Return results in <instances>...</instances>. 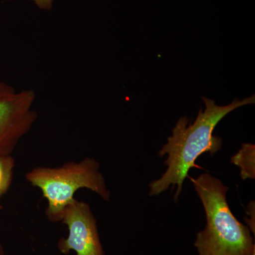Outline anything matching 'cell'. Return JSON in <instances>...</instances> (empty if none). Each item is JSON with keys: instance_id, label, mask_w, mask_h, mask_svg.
<instances>
[{"instance_id": "4", "label": "cell", "mask_w": 255, "mask_h": 255, "mask_svg": "<svg viewBox=\"0 0 255 255\" xmlns=\"http://www.w3.org/2000/svg\"><path fill=\"white\" fill-rule=\"evenodd\" d=\"M36 94L31 90L16 92L0 81V155H11L18 142L37 119L32 109Z\"/></svg>"}, {"instance_id": "9", "label": "cell", "mask_w": 255, "mask_h": 255, "mask_svg": "<svg viewBox=\"0 0 255 255\" xmlns=\"http://www.w3.org/2000/svg\"><path fill=\"white\" fill-rule=\"evenodd\" d=\"M41 9L50 10L53 6V0H31Z\"/></svg>"}, {"instance_id": "12", "label": "cell", "mask_w": 255, "mask_h": 255, "mask_svg": "<svg viewBox=\"0 0 255 255\" xmlns=\"http://www.w3.org/2000/svg\"><path fill=\"white\" fill-rule=\"evenodd\" d=\"M253 255H255V253H254V254H253Z\"/></svg>"}, {"instance_id": "5", "label": "cell", "mask_w": 255, "mask_h": 255, "mask_svg": "<svg viewBox=\"0 0 255 255\" xmlns=\"http://www.w3.org/2000/svg\"><path fill=\"white\" fill-rule=\"evenodd\" d=\"M60 222L68 229V237L61 238L58 243L62 254L73 251L76 255H105L97 220L88 204L74 199L65 208Z\"/></svg>"}, {"instance_id": "2", "label": "cell", "mask_w": 255, "mask_h": 255, "mask_svg": "<svg viewBox=\"0 0 255 255\" xmlns=\"http://www.w3.org/2000/svg\"><path fill=\"white\" fill-rule=\"evenodd\" d=\"M206 216V226L196 236L199 255H253L255 253L251 230L233 214L226 199L227 186L211 174L191 178Z\"/></svg>"}, {"instance_id": "6", "label": "cell", "mask_w": 255, "mask_h": 255, "mask_svg": "<svg viewBox=\"0 0 255 255\" xmlns=\"http://www.w3.org/2000/svg\"><path fill=\"white\" fill-rule=\"evenodd\" d=\"M231 162L241 170L243 180L255 178V146L254 144L243 143L241 150L231 157Z\"/></svg>"}, {"instance_id": "8", "label": "cell", "mask_w": 255, "mask_h": 255, "mask_svg": "<svg viewBox=\"0 0 255 255\" xmlns=\"http://www.w3.org/2000/svg\"><path fill=\"white\" fill-rule=\"evenodd\" d=\"M255 202L251 201L247 207V214L250 216V219H246V222L250 226V230L255 234Z\"/></svg>"}, {"instance_id": "10", "label": "cell", "mask_w": 255, "mask_h": 255, "mask_svg": "<svg viewBox=\"0 0 255 255\" xmlns=\"http://www.w3.org/2000/svg\"><path fill=\"white\" fill-rule=\"evenodd\" d=\"M0 255H5L4 248L1 244H0Z\"/></svg>"}, {"instance_id": "7", "label": "cell", "mask_w": 255, "mask_h": 255, "mask_svg": "<svg viewBox=\"0 0 255 255\" xmlns=\"http://www.w3.org/2000/svg\"><path fill=\"white\" fill-rule=\"evenodd\" d=\"M14 166V159L11 155H0V200L11 187Z\"/></svg>"}, {"instance_id": "1", "label": "cell", "mask_w": 255, "mask_h": 255, "mask_svg": "<svg viewBox=\"0 0 255 255\" xmlns=\"http://www.w3.org/2000/svg\"><path fill=\"white\" fill-rule=\"evenodd\" d=\"M205 110H199L195 122L189 124L186 117L178 120L172 130V135L167 138L159 150V155H167L164 164L167 170L162 177L150 184L149 195L157 196L172 186L177 187L174 199L177 200L182 192L183 184L196 160L205 152L214 155L222 147V138L214 135L215 127L228 114L243 107L255 103V96L243 100L235 99L230 105L219 106L214 100L202 97Z\"/></svg>"}, {"instance_id": "3", "label": "cell", "mask_w": 255, "mask_h": 255, "mask_svg": "<svg viewBox=\"0 0 255 255\" xmlns=\"http://www.w3.org/2000/svg\"><path fill=\"white\" fill-rule=\"evenodd\" d=\"M100 167L95 159L86 157L58 167H37L28 172L25 178L33 187L38 188L46 199L48 219L60 222L65 208L75 199L79 189H90L104 200H110L111 193Z\"/></svg>"}, {"instance_id": "11", "label": "cell", "mask_w": 255, "mask_h": 255, "mask_svg": "<svg viewBox=\"0 0 255 255\" xmlns=\"http://www.w3.org/2000/svg\"><path fill=\"white\" fill-rule=\"evenodd\" d=\"M1 209H2V206L0 205V211H1Z\"/></svg>"}]
</instances>
